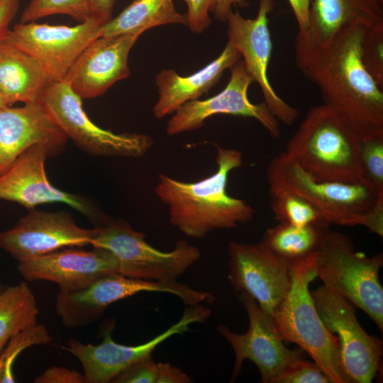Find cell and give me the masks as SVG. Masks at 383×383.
Returning a JSON list of instances; mask_svg holds the SVG:
<instances>
[{"label":"cell","mask_w":383,"mask_h":383,"mask_svg":"<svg viewBox=\"0 0 383 383\" xmlns=\"http://www.w3.org/2000/svg\"><path fill=\"white\" fill-rule=\"evenodd\" d=\"M240 59L239 51L227 43L215 60L191 75L183 77L171 69L160 71L155 77L160 96L153 108L155 116L160 119L174 113L186 102L207 93L219 81L223 72Z\"/></svg>","instance_id":"22"},{"label":"cell","mask_w":383,"mask_h":383,"mask_svg":"<svg viewBox=\"0 0 383 383\" xmlns=\"http://www.w3.org/2000/svg\"><path fill=\"white\" fill-rule=\"evenodd\" d=\"M316 252L292 262L291 288L272 317L283 341L296 343L308 353L332 383H350L341 367L338 338L324 326L309 291L317 277Z\"/></svg>","instance_id":"5"},{"label":"cell","mask_w":383,"mask_h":383,"mask_svg":"<svg viewBox=\"0 0 383 383\" xmlns=\"http://www.w3.org/2000/svg\"><path fill=\"white\" fill-rule=\"evenodd\" d=\"M8 106L1 91H0V108Z\"/></svg>","instance_id":"42"},{"label":"cell","mask_w":383,"mask_h":383,"mask_svg":"<svg viewBox=\"0 0 383 383\" xmlns=\"http://www.w3.org/2000/svg\"><path fill=\"white\" fill-rule=\"evenodd\" d=\"M104 23L90 18L74 26L19 23L10 29L4 43L34 58L51 82L62 80L82 51L101 36Z\"/></svg>","instance_id":"10"},{"label":"cell","mask_w":383,"mask_h":383,"mask_svg":"<svg viewBox=\"0 0 383 383\" xmlns=\"http://www.w3.org/2000/svg\"><path fill=\"white\" fill-rule=\"evenodd\" d=\"M6 287V286H4V284H2L1 283H0V292L4 289V288Z\"/></svg>","instance_id":"43"},{"label":"cell","mask_w":383,"mask_h":383,"mask_svg":"<svg viewBox=\"0 0 383 383\" xmlns=\"http://www.w3.org/2000/svg\"><path fill=\"white\" fill-rule=\"evenodd\" d=\"M41 65L23 51L0 43V91L9 106L41 103L51 83Z\"/></svg>","instance_id":"23"},{"label":"cell","mask_w":383,"mask_h":383,"mask_svg":"<svg viewBox=\"0 0 383 383\" xmlns=\"http://www.w3.org/2000/svg\"><path fill=\"white\" fill-rule=\"evenodd\" d=\"M167 24L187 26L186 15L176 10L172 0H133L104 25L101 36L142 34L151 28Z\"/></svg>","instance_id":"25"},{"label":"cell","mask_w":383,"mask_h":383,"mask_svg":"<svg viewBox=\"0 0 383 383\" xmlns=\"http://www.w3.org/2000/svg\"><path fill=\"white\" fill-rule=\"evenodd\" d=\"M382 253L355 251L345 234L328 231L316 252L315 269L323 284L364 311L383 330V288L379 272Z\"/></svg>","instance_id":"6"},{"label":"cell","mask_w":383,"mask_h":383,"mask_svg":"<svg viewBox=\"0 0 383 383\" xmlns=\"http://www.w3.org/2000/svg\"><path fill=\"white\" fill-rule=\"evenodd\" d=\"M157 363L151 357L135 362L118 374L113 383H155Z\"/></svg>","instance_id":"35"},{"label":"cell","mask_w":383,"mask_h":383,"mask_svg":"<svg viewBox=\"0 0 383 383\" xmlns=\"http://www.w3.org/2000/svg\"><path fill=\"white\" fill-rule=\"evenodd\" d=\"M274 7V0H259L257 14L245 18L238 11H230L228 22V43L243 57L247 71L262 91L265 104L279 121L289 126L297 119V109L284 101L274 90L268 79L272 41L268 26V15Z\"/></svg>","instance_id":"15"},{"label":"cell","mask_w":383,"mask_h":383,"mask_svg":"<svg viewBox=\"0 0 383 383\" xmlns=\"http://www.w3.org/2000/svg\"><path fill=\"white\" fill-rule=\"evenodd\" d=\"M228 250V277L233 289L253 298L272 316L291 288L292 262L276 255L261 242L233 241Z\"/></svg>","instance_id":"14"},{"label":"cell","mask_w":383,"mask_h":383,"mask_svg":"<svg viewBox=\"0 0 383 383\" xmlns=\"http://www.w3.org/2000/svg\"><path fill=\"white\" fill-rule=\"evenodd\" d=\"M226 87L216 95L204 100H193L184 104L167 124V133L175 135L201 128L208 118L216 114H230L256 119L274 138L280 137L279 121L265 103L252 104L248 89L254 80L240 59L230 69Z\"/></svg>","instance_id":"18"},{"label":"cell","mask_w":383,"mask_h":383,"mask_svg":"<svg viewBox=\"0 0 383 383\" xmlns=\"http://www.w3.org/2000/svg\"><path fill=\"white\" fill-rule=\"evenodd\" d=\"M48 153L42 145L23 152L0 174V199L18 203L28 209L50 203H62L79 211L96 226L111 219L87 199L60 190L52 185L45 170Z\"/></svg>","instance_id":"16"},{"label":"cell","mask_w":383,"mask_h":383,"mask_svg":"<svg viewBox=\"0 0 383 383\" xmlns=\"http://www.w3.org/2000/svg\"><path fill=\"white\" fill-rule=\"evenodd\" d=\"M233 5H237L240 7H247L249 5V1L248 0H218L213 11L215 18L219 21H226L228 16L232 10Z\"/></svg>","instance_id":"41"},{"label":"cell","mask_w":383,"mask_h":383,"mask_svg":"<svg viewBox=\"0 0 383 383\" xmlns=\"http://www.w3.org/2000/svg\"><path fill=\"white\" fill-rule=\"evenodd\" d=\"M35 383H87L84 374L75 370L53 366L37 376Z\"/></svg>","instance_id":"36"},{"label":"cell","mask_w":383,"mask_h":383,"mask_svg":"<svg viewBox=\"0 0 383 383\" xmlns=\"http://www.w3.org/2000/svg\"><path fill=\"white\" fill-rule=\"evenodd\" d=\"M143 292H165L185 300L189 285L174 282L141 279L118 272L104 275L86 287L70 292L60 291L55 309L62 324L71 328L89 326L99 321L113 303Z\"/></svg>","instance_id":"13"},{"label":"cell","mask_w":383,"mask_h":383,"mask_svg":"<svg viewBox=\"0 0 383 383\" xmlns=\"http://www.w3.org/2000/svg\"><path fill=\"white\" fill-rule=\"evenodd\" d=\"M271 209L279 223L294 226L328 224L317 210L300 196L284 188L269 185Z\"/></svg>","instance_id":"28"},{"label":"cell","mask_w":383,"mask_h":383,"mask_svg":"<svg viewBox=\"0 0 383 383\" xmlns=\"http://www.w3.org/2000/svg\"><path fill=\"white\" fill-rule=\"evenodd\" d=\"M38 313L35 295L26 282L0 292V353L13 335L37 323Z\"/></svg>","instance_id":"27"},{"label":"cell","mask_w":383,"mask_h":383,"mask_svg":"<svg viewBox=\"0 0 383 383\" xmlns=\"http://www.w3.org/2000/svg\"><path fill=\"white\" fill-rule=\"evenodd\" d=\"M216 171L195 182L160 174L155 192L167 206L170 221L186 235L201 239L216 229H230L250 221L255 209L227 193L230 172L243 164L242 153L216 146Z\"/></svg>","instance_id":"2"},{"label":"cell","mask_w":383,"mask_h":383,"mask_svg":"<svg viewBox=\"0 0 383 383\" xmlns=\"http://www.w3.org/2000/svg\"><path fill=\"white\" fill-rule=\"evenodd\" d=\"M328 226L323 223L301 227L279 223L265 231L261 243L276 255L293 262L315 252L329 231Z\"/></svg>","instance_id":"26"},{"label":"cell","mask_w":383,"mask_h":383,"mask_svg":"<svg viewBox=\"0 0 383 383\" xmlns=\"http://www.w3.org/2000/svg\"><path fill=\"white\" fill-rule=\"evenodd\" d=\"M211 311L202 304L187 306L180 319L150 340L137 345H126L112 338L113 324L103 332L100 344H84L70 339L62 348L81 362L87 383H109L137 361L152 356L153 351L167 338L187 331L194 323H203Z\"/></svg>","instance_id":"11"},{"label":"cell","mask_w":383,"mask_h":383,"mask_svg":"<svg viewBox=\"0 0 383 383\" xmlns=\"http://www.w3.org/2000/svg\"><path fill=\"white\" fill-rule=\"evenodd\" d=\"M55 14L68 15L79 23L92 18L88 0H30L21 13L20 23L33 22Z\"/></svg>","instance_id":"30"},{"label":"cell","mask_w":383,"mask_h":383,"mask_svg":"<svg viewBox=\"0 0 383 383\" xmlns=\"http://www.w3.org/2000/svg\"><path fill=\"white\" fill-rule=\"evenodd\" d=\"M192 379L182 370L168 362L157 363L155 383H191Z\"/></svg>","instance_id":"37"},{"label":"cell","mask_w":383,"mask_h":383,"mask_svg":"<svg viewBox=\"0 0 383 383\" xmlns=\"http://www.w3.org/2000/svg\"><path fill=\"white\" fill-rule=\"evenodd\" d=\"M380 22H383L382 6L377 0H312L308 30L326 43L348 25L370 26Z\"/></svg>","instance_id":"24"},{"label":"cell","mask_w":383,"mask_h":383,"mask_svg":"<svg viewBox=\"0 0 383 383\" xmlns=\"http://www.w3.org/2000/svg\"><path fill=\"white\" fill-rule=\"evenodd\" d=\"M92 18L106 23L112 18L115 0H88Z\"/></svg>","instance_id":"39"},{"label":"cell","mask_w":383,"mask_h":383,"mask_svg":"<svg viewBox=\"0 0 383 383\" xmlns=\"http://www.w3.org/2000/svg\"><path fill=\"white\" fill-rule=\"evenodd\" d=\"M378 2L382 6L383 4V0H377Z\"/></svg>","instance_id":"44"},{"label":"cell","mask_w":383,"mask_h":383,"mask_svg":"<svg viewBox=\"0 0 383 383\" xmlns=\"http://www.w3.org/2000/svg\"><path fill=\"white\" fill-rule=\"evenodd\" d=\"M67 140L41 103L0 108V174L30 148L42 145L54 157Z\"/></svg>","instance_id":"21"},{"label":"cell","mask_w":383,"mask_h":383,"mask_svg":"<svg viewBox=\"0 0 383 383\" xmlns=\"http://www.w3.org/2000/svg\"><path fill=\"white\" fill-rule=\"evenodd\" d=\"M67 247L18 262L17 270L27 281L47 280L65 292L82 289L95 279L118 273L116 257L109 250L94 248L85 250Z\"/></svg>","instance_id":"20"},{"label":"cell","mask_w":383,"mask_h":383,"mask_svg":"<svg viewBox=\"0 0 383 383\" xmlns=\"http://www.w3.org/2000/svg\"><path fill=\"white\" fill-rule=\"evenodd\" d=\"M82 99L62 79L50 84L41 101L79 149L96 156L138 157L151 148L152 140L146 134L115 133L96 126L84 111Z\"/></svg>","instance_id":"8"},{"label":"cell","mask_w":383,"mask_h":383,"mask_svg":"<svg viewBox=\"0 0 383 383\" xmlns=\"http://www.w3.org/2000/svg\"><path fill=\"white\" fill-rule=\"evenodd\" d=\"M96 232V226H78L69 213L33 209L12 228L0 232V248L20 262L64 248L87 246Z\"/></svg>","instance_id":"17"},{"label":"cell","mask_w":383,"mask_h":383,"mask_svg":"<svg viewBox=\"0 0 383 383\" xmlns=\"http://www.w3.org/2000/svg\"><path fill=\"white\" fill-rule=\"evenodd\" d=\"M187 6V26L192 32L200 33L211 23L209 13H213L218 0H182Z\"/></svg>","instance_id":"34"},{"label":"cell","mask_w":383,"mask_h":383,"mask_svg":"<svg viewBox=\"0 0 383 383\" xmlns=\"http://www.w3.org/2000/svg\"><path fill=\"white\" fill-rule=\"evenodd\" d=\"M52 341L47 328L35 323L13 335L0 353V383H13V364L17 357L26 348Z\"/></svg>","instance_id":"29"},{"label":"cell","mask_w":383,"mask_h":383,"mask_svg":"<svg viewBox=\"0 0 383 383\" xmlns=\"http://www.w3.org/2000/svg\"><path fill=\"white\" fill-rule=\"evenodd\" d=\"M367 27L348 25L326 43L308 29L299 30L294 41L297 68L318 87L323 104L360 140L383 135V89L360 58Z\"/></svg>","instance_id":"1"},{"label":"cell","mask_w":383,"mask_h":383,"mask_svg":"<svg viewBox=\"0 0 383 383\" xmlns=\"http://www.w3.org/2000/svg\"><path fill=\"white\" fill-rule=\"evenodd\" d=\"M267 177L269 185L284 188L309 202L328 224L362 226L383 236V193L370 185L316 180L285 152L272 159Z\"/></svg>","instance_id":"3"},{"label":"cell","mask_w":383,"mask_h":383,"mask_svg":"<svg viewBox=\"0 0 383 383\" xmlns=\"http://www.w3.org/2000/svg\"><path fill=\"white\" fill-rule=\"evenodd\" d=\"M311 1L288 0L300 30H305L309 28V9Z\"/></svg>","instance_id":"40"},{"label":"cell","mask_w":383,"mask_h":383,"mask_svg":"<svg viewBox=\"0 0 383 383\" xmlns=\"http://www.w3.org/2000/svg\"><path fill=\"white\" fill-rule=\"evenodd\" d=\"M96 227L90 245L110 251L118 260V273L126 277L174 282L201 257L199 249L186 240H178L169 252L155 248L144 233L123 220Z\"/></svg>","instance_id":"7"},{"label":"cell","mask_w":383,"mask_h":383,"mask_svg":"<svg viewBox=\"0 0 383 383\" xmlns=\"http://www.w3.org/2000/svg\"><path fill=\"white\" fill-rule=\"evenodd\" d=\"M140 35L99 37L82 51L63 79L82 99L102 95L130 76L129 52Z\"/></svg>","instance_id":"19"},{"label":"cell","mask_w":383,"mask_h":383,"mask_svg":"<svg viewBox=\"0 0 383 383\" xmlns=\"http://www.w3.org/2000/svg\"><path fill=\"white\" fill-rule=\"evenodd\" d=\"M360 160L365 182L383 193V135L360 140Z\"/></svg>","instance_id":"31"},{"label":"cell","mask_w":383,"mask_h":383,"mask_svg":"<svg viewBox=\"0 0 383 383\" xmlns=\"http://www.w3.org/2000/svg\"><path fill=\"white\" fill-rule=\"evenodd\" d=\"M360 58L365 70L383 89V22L366 28Z\"/></svg>","instance_id":"32"},{"label":"cell","mask_w":383,"mask_h":383,"mask_svg":"<svg viewBox=\"0 0 383 383\" xmlns=\"http://www.w3.org/2000/svg\"><path fill=\"white\" fill-rule=\"evenodd\" d=\"M238 295L248 316L247 332L240 334L231 331L225 325L218 326L219 334L230 344L235 354L231 382H234L239 375L243 362L250 360L257 366L261 382L272 383L292 362L304 358V351L300 348H287L272 316L251 296L245 294Z\"/></svg>","instance_id":"12"},{"label":"cell","mask_w":383,"mask_h":383,"mask_svg":"<svg viewBox=\"0 0 383 383\" xmlns=\"http://www.w3.org/2000/svg\"><path fill=\"white\" fill-rule=\"evenodd\" d=\"M327 330L338 336L340 365L350 382L370 383L380 371L382 342L359 323L353 305L324 284L311 292Z\"/></svg>","instance_id":"9"},{"label":"cell","mask_w":383,"mask_h":383,"mask_svg":"<svg viewBox=\"0 0 383 383\" xmlns=\"http://www.w3.org/2000/svg\"><path fill=\"white\" fill-rule=\"evenodd\" d=\"M272 383H332V382L316 362L301 358L288 365Z\"/></svg>","instance_id":"33"},{"label":"cell","mask_w":383,"mask_h":383,"mask_svg":"<svg viewBox=\"0 0 383 383\" xmlns=\"http://www.w3.org/2000/svg\"><path fill=\"white\" fill-rule=\"evenodd\" d=\"M360 145V140L323 104L309 110L284 152L316 180L367 184Z\"/></svg>","instance_id":"4"},{"label":"cell","mask_w":383,"mask_h":383,"mask_svg":"<svg viewBox=\"0 0 383 383\" xmlns=\"http://www.w3.org/2000/svg\"><path fill=\"white\" fill-rule=\"evenodd\" d=\"M18 0H0V43L9 29V25L18 9Z\"/></svg>","instance_id":"38"}]
</instances>
